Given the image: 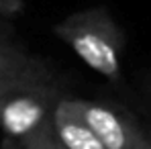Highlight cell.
<instances>
[{
  "instance_id": "1",
  "label": "cell",
  "mask_w": 151,
  "mask_h": 149,
  "mask_svg": "<svg viewBox=\"0 0 151 149\" xmlns=\"http://www.w3.org/2000/svg\"><path fill=\"white\" fill-rule=\"evenodd\" d=\"M53 35L61 39L96 74L112 84H121V57L125 33L102 4L82 8L53 25Z\"/></svg>"
},
{
  "instance_id": "2",
  "label": "cell",
  "mask_w": 151,
  "mask_h": 149,
  "mask_svg": "<svg viewBox=\"0 0 151 149\" xmlns=\"http://www.w3.org/2000/svg\"><path fill=\"white\" fill-rule=\"evenodd\" d=\"M61 92L57 84L17 90L0 96V129L6 139H21L51 119Z\"/></svg>"
},
{
  "instance_id": "3",
  "label": "cell",
  "mask_w": 151,
  "mask_h": 149,
  "mask_svg": "<svg viewBox=\"0 0 151 149\" xmlns=\"http://www.w3.org/2000/svg\"><path fill=\"white\" fill-rule=\"evenodd\" d=\"M68 102L106 149H139L147 139L137 121L119 106L76 96H68Z\"/></svg>"
},
{
  "instance_id": "4",
  "label": "cell",
  "mask_w": 151,
  "mask_h": 149,
  "mask_svg": "<svg viewBox=\"0 0 151 149\" xmlns=\"http://www.w3.org/2000/svg\"><path fill=\"white\" fill-rule=\"evenodd\" d=\"M55 84V68L17 41L0 45V96Z\"/></svg>"
},
{
  "instance_id": "5",
  "label": "cell",
  "mask_w": 151,
  "mask_h": 149,
  "mask_svg": "<svg viewBox=\"0 0 151 149\" xmlns=\"http://www.w3.org/2000/svg\"><path fill=\"white\" fill-rule=\"evenodd\" d=\"M51 123L55 137L65 149H106L100 139L90 131V127L74 112L68 96H61L57 100L51 114Z\"/></svg>"
},
{
  "instance_id": "6",
  "label": "cell",
  "mask_w": 151,
  "mask_h": 149,
  "mask_svg": "<svg viewBox=\"0 0 151 149\" xmlns=\"http://www.w3.org/2000/svg\"><path fill=\"white\" fill-rule=\"evenodd\" d=\"M2 149H65V147L55 137L51 119H47L39 129H35L33 133H29L21 139H6L4 137Z\"/></svg>"
},
{
  "instance_id": "7",
  "label": "cell",
  "mask_w": 151,
  "mask_h": 149,
  "mask_svg": "<svg viewBox=\"0 0 151 149\" xmlns=\"http://www.w3.org/2000/svg\"><path fill=\"white\" fill-rule=\"evenodd\" d=\"M25 12V0H0V19H17Z\"/></svg>"
},
{
  "instance_id": "8",
  "label": "cell",
  "mask_w": 151,
  "mask_h": 149,
  "mask_svg": "<svg viewBox=\"0 0 151 149\" xmlns=\"http://www.w3.org/2000/svg\"><path fill=\"white\" fill-rule=\"evenodd\" d=\"M14 41V29L6 19H0V45Z\"/></svg>"
},
{
  "instance_id": "9",
  "label": "cell",
  "mask_w": 151,
  "mask_h": 149,
  "mask_svg": "<svg viewBox=\"0 0 151 149\" xmlns=\"http://www.w3.org/2000/svg\"><path fill=\"white\" fill-rule=\"evenodd\" d=\"M139 149H151V139H149V137H147V139L139 145Z\"/></svg>"
}]
</instances>
